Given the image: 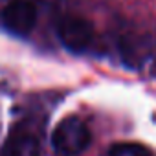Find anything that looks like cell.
Returning <instances> with one entry per match:
<instances>
[{
    "mask_svg": "<svg viewBox=\"0 0 156 156\" xmlns=\"http://www.w3.org/2000/svg\"><path fill=\"white\" fill-rule=\"evenodd\" d=\"M92 134L88 125L77 116H68L57 123L51 134V145L61 156H77L88 149Z\"/></svg>",
    "mask_w": 156,
    "mask_h": 156,
    "instance_id": "6da1fadb",
    "label": "cell"
},
{
    "mask_svg": "<svg viewBox=\"0 0 156 156\" xmlns=\"http://www.w3.org/2000/svg\"><path fill=\"white\" fill-rule=\"evenodd\" d=\"M57 37L61 41V44L73 51V53H85L92 48L94 41H96V31L94 26L83 19V17H75V15H68L62 17L57 26H55Z\"/></svg>",
    "mask_w": 156,
    "mask_h": 156,
    "instance_id": "7a4b0ae2",
    "label": "cell"
},
{
    "mask_svg": "<svg viewBox=\"0 0 156 156\" xmlns=\"http://www.w3.org/2000/svg\"><path fill=\"white\" fill-rule=\"evenodd\" d=\"M2 24L15 35H28L37 24V8L30 0H13L2 9Z\"/></svg>",
    "mask_w": 156,
    "mask_h": 156,
    "instance_id": "3957f363",
    "label": "cell"
},
{
    "mask_svg": "<svg viewBox=\"0 0 156 156\" xmlns=\"http://www.w3.org/2000/svg\"><path fill=\"white\" fill-rule=\"evenodd\" d=\"M0 156H41L39 136L24 123L15 125L6 138Z\"/></svg>",
    "mask_w": 156,
    "mask_h": 156,
    "instance_id": "277c9868",
    "label": "cell"
},
{
    "mask_svg": "<svg viewBox=\"0 0 156 156\" xmlns=\"http://www.w3.org/2000/svg\"><path fill=\"white\" fill-rule=\"evenodd\" d=\"M108 156H154V152L141 143L121 141V143H114L110 147Z\"/></svg>",
    "mask_w": 156,
    "mask_h": 156,
    "instance_id": "5b68a950",
    "label": "cell"
}]
</instances>
